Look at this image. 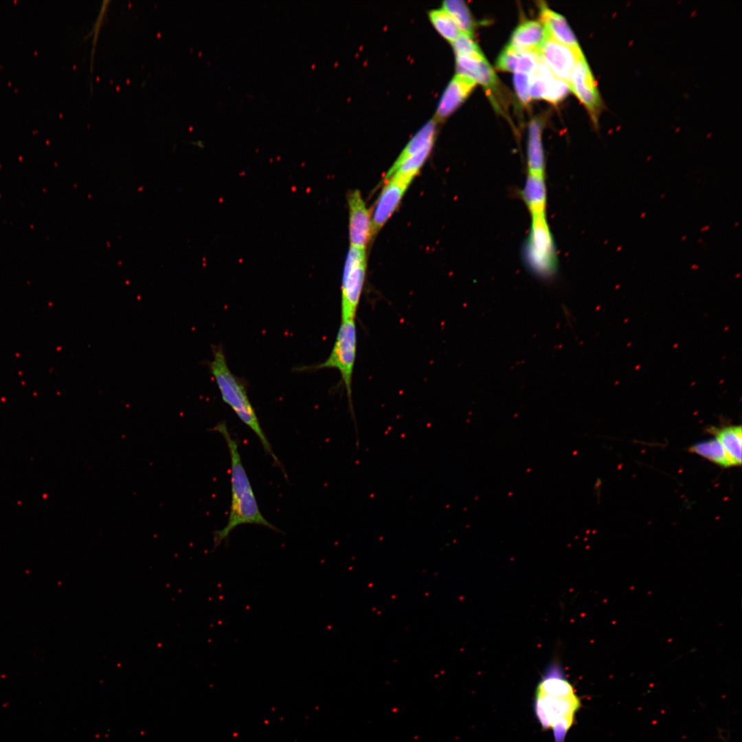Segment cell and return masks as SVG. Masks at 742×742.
<instances>
[{
	"mask_svg": "<svg viewBox=\"0 0 742 742\" xmlns=\"http://www.w3.org/2000/svg\"><path fill=\"white\" fill-rule=\"evenodd\" d=\"M533 707L541 728L552 730L554 742H564L581 702L558 662H552L544 671L536 688Z\"/></svg>",
	"mask_w": 742,
	"mask_h": 742,
	"instance_id": "6da1fadb",
	"label": "cell"
},
{
	"mask_svg": "<svg viewBox=\"0 0 742 742\" xmlns=\"http://www.w3.org/2000/svg\"><path fill=\"white\" fill-rule=\"evenodd\" d=\"M224 438L231 460L232 499L230 512L225 526L214 532V549L225 541L232 531L241 524H256L274 531L279 530L262 515L250 481L241 461L238 446L225 423L214 429Z\"/></svg>",
	"mask_w": 742,
	"mask_h": 742,
	"instance_id": "7a4b0ae2",
	"label": "cell"
},
{
	"mask_svg": "<svg viewBox=\"0 0 742 742\" xmlns=\"http://www.w3.org/2000/svg\"><path fill=\"white\" fill-rule=\"evenodd\" d=\"M212 353L213 359L210 362L209 368L223 401L233 409L239 419L254 432L275 464L281 466L280 462L273 453L260 426L248 398L245 386L229 370L222 347L212 346Z\"/></svg>",
	"mask_w": 742,
	"mask_h": 742,
	"instance_id": "3957f363",
	"label": "cell"
},
{
	"mask_svg": "<svg viewBox=\"0 0 742 742\" xmlns=\"http://www.w3.org/2000/svg\"><path fill=\"white\" fill-rule=\"evenodd\" d=\"M357 328L355 319L341 321L329 357L311 369L334 368L339 371L354 418L352 401V382L357 353Z\"/></svg>",
	"mask_w": 742,
	"mask_h": 742,
	"instance_id": "277c9868",
	"label": "cell"
},
{
	"mask_svg": "<svg viewBox=\"0 0 742 742\" xmlns=\"http://www.w3.org/2000/svg\"><path fill=\"white\" fill-rule=\"evenodd\" d=\"M524 255L528 267L539 277L550 278L555 273V247L545 214L532 216Z\"/></svg>",
	"mask_w": 742,
	"mask_h": 742,
	"instance_id": "5b68a950",
	"label": "cell"
},
{
	"mask_svg": "<svg viewBox=\"0 0 742 742\" xmlns=\"http://www.w3.org/2000/svg\"><path fill=\"white\" fill-rule=\"evenodd\" d=\"M367 269L366 251L350 247L344 265L341 294V320L355 319Z\"/></svg>",
	"mask_w": 742,
	"mask_h": 742,
	"instance_id": "8992f818",
	"label": "cell"
},
{
	"mask_svg": "<svg viewBox=\"0 0 742 742\" xmlns=\"http://www.w3.org/2000/svg\"><path fill=\"white\" fill-rule=\"evenodd\" d=\"M568 86L584 105L593 124L597 128L600 115L605 106L596 81L584 55L576 60Z\"/></svg>",
	"mask_w": 742,
	"mask_h": 742,
	"instance_id": "52a82bcc",
	"label": "cell"
},
{
	"mask_svg": "<svg viewBox=\"0 0 742 742\" xmlns=\"http://www.w3.org/2000/svg\"><path fill=\"white\" fill-rule=\"evenodd\" d=\"M539 54L552 73L568 85L574 63L583 53L582 51L576 52L548 37Z\"/></svg>",
	"mask_w": 742,
	"mask_h": 742,
	"instance_id": "ba28073f",
	"label": "cell"
},
{
	"mask_svg": "<svg viewBox=\"0 0 742 742\" xmlns=\"http://www.w3.org/2000/svg\"><path fill=\"white\" fill-rule=\"evenodd\" d=\"M349 206V238L350 246L365 249L372 236L368 210L358 190L348 197Z\"/></svg>",
	"mask_w": 742,
	"mask_h": 742,
	"instance_id": "9c48e42d",
	"label": "cell"
},
{
	"mask_svg": "<svg viewBox=\"0 0 742 742\" xmlns=\"http://www.w3.org/2000/svg\"><path fill=\"white\" fill-rule=\"evenodd\" d=\"M409 184L391 177L377 200L371 220L372 235L377 232L395 211Z\"/></svg>",
	"mask_w": 742,
	"mask_h": 742,
	"instance_id": "30bf717a",
	"label": "cell"
},
{
	"mask_svg": "<svg viewBox=\"0 0 742 742\" xmlns=\"http://www.w3.org/2000/svg\"><path fill=\"white\" fill-rule=\"evenodd\" d=\"M476 85L470 78L457 74L446 87L438 106L435 119L443 120L469 96Z\"/></svg>",
	"mask_w": 742,
	"mask_h": 742,
	"instance_id": "8fae6325",
	"label": "cell"
},
{
	"mask_svg": "<svg viewBox=\"0 0 742 742\" xmlns=\"http://www.w3.org/2000/svg\"><path fill=\"white\" fill-rule=\"evenodd\" d=\"M548 37L547 30L541 22L527 21L515 30L508 45L519 51L539 54Z\"/></svg>",
	"mask_w": 742,
	"mask_h": 742,
	"instance_id": "7c38bea8",
	"label": "cell"
},
{
	"mask_svg": "<svg viewBox=\"0 0 742 742\" xmlns=\"http://www.w3.org/2000/svg\"><path fill=\"white\" fill-rule=\"evenodd\" d=\"M540 18L549 37L576 52L582 51L573 32L562 15L552 10L543 3L540 5Z\"/></svg>",
	"mask_w": 742,
	"mask_h": 742,
	"instance_id": "4fadbf2b",
	"label": "cell"
},
{
	"mask_svg": "<svg viewBox=\"0 0 742 742\" xmlns=\"http://www.w3.org/2000/svg\"><path fill=\"white\" fill-rule=\"evenodd\" d=\"M541 60L539 54L519 51L508 45L500 53L496 67L502 71L530 75Z\"/></svg>",
	"mask_w": 742,
	"mask_h": 742,
	"instance_id": "5bb4252c",
	"label": "cell"
},
{
	"mask_svg": "<svg viewBox=\"0 0 742 742\" xmlns=\"http://www.w3.org/2000/svg\"><path fill=\"white\" fill-rule=\"evenodd\" d=\"M456 69L458 74L470 78L488 90L494 89L497 85L494 71L485 58L456 55Z\"/></svg>",
	"mask_w": 742,
	"mask_h": 742,
	"instance_id": "9a60e30c",
	"label": "cell"
},
{
	"mask_svg": "<svg viewBox=\"0 0 742 742\" xmlns=\"http://www.w3.org/2000/svg\"><path fill=\"white\" fill-rule=\"evenodd\" d=\"M521 193L532 216L545 214L546 188L543 175L528 172Z\"/></svg>",
	"mask_w": 742,
	"mask_h": 742,
	"instance_id": "2e32d148",
	"label": "cell"
},
{
	"mask_svg": "<svg viewBox=\"0 0 742 742\" xmlns=\"http://www.w3.org/2000/svg\"><path fill=\"white\" fill-rule=\"evenodd\" d=\"M436 133V120L427 122L410 139L396 160L385 175L387 179L395 169L407 157L417 153L430 144H434Z\"/></svg>",
	"mask_w": 742,
	"mask_h": 742,
	"instance_id": "e0dca14e",
	"label": "cell"
},
{
	"mask_svg": "<svg viewBox=\"0 0 742 742\" xmlns=\"http://www.w3.org/2000/svg\"><path fill=\"white\" fill-rule=\"evenodd\" d=\"M541 123L533 119L528 127V172L543 175L545 161L541 142Z\"/></svg>",
	"mask_w": 742,
	"mask_h": 742,
	"instance_id": "ac0fdd59",
	"label": "cell"
},
{
	"mask_svg": "<svg viewBox=\"0 0 742 742\" xmlns=\"http://www.w3.org/2000/svg\"><path fill=\"white\" fill-rule=\"evenodd\" d=\"M716 438L728 454L732 466L741 464L742 429L741 425H730L712 429Z\"/></svg>",
	"mask_w": 742,
	"mask_h": 742,
	"instance_id": "d6986e66",
	"label": "cell"
},
{
	"mask_svg": "<svg viewBox=\"0 0 742 742\" xmlns=\"http://www.w3.org/2000/svg\"><path fill=\"white\" fill-rule=\"evenodd\" d=\"M689 451L698 454L723 467L732 466L728 454L717 438L698 442L691 446Z\"/></svg>",
	"mask_w": 742,
	"mask_h": 742,
	"instance_id": "ffe728a7",
	"label": "cell"
},
{
	"mask_svg": "<svg viewBox=\"0 0 742 742\" xmlns=\"http://www.w3.org/2000/svg\"><path fill=\"white\" fill-rule=\"evenodd\" d=\"M442 8L452 17L460 31L473 37L474 22L466 3L461 0H446Z\"/></svg>",
	"mask_w": 742,
	"mask_h": 742,
	"instance_id": "44dd1931",
	"label": "cell"
},
{
	"mask_svg": "<svg viewBox=\"0 0 742 742\" xmlns=\"http://www.w3.org/2000/svg\"><path fill=\"white\" fill-rule=\"evenodd\" d=\"M429 17L438 33L451 43L461 33L452 17L443 8L430 11Z\"/></svg>",
	"mask_w": 742,
	"mask_h": 742,
	"instance_id": "7402d4cb",
	"label": "cell"
},
{
	"mask_svg": "<svg viewBox=\"0 0 742 742\" xmlns=\"http://www.w3.org/2000/svg\"><path fill=\"white\" fill-rule=\"evenodd\" d=\"M456 55L466 56L477 59H484V56L471 36L463 33L451 43Z\"/></svg>",
	"mask_w": 742,
	"mask_h": 742,
	"instance_id": "603a6c76",
	"label": "cell"
},
{
	"mask_svg": "<svg viewBox=\"0 0 742 742\" xmlns=\"http://www.w3.org/2000/svg\"><path fill=\"white\" fill-rule=\"evenodd\" d=\"M513 82L519 98L524 104L528 103L531 99L528 91L529 77L528 74L515 73Z\"/></svg>",
	"mask_w": 742,
	"mask_h": 742,
	"instance_id": "cb8c5ba5",
	"label": "cell"
},
{
	"mask_svg": "<svg viewBox=\"0 0 742 742\" xmlns=\"http://www.w3.org/2000/svg\"><path fill=\"white\" fill-rule=\"evenodd\" d=\"M104 12H105V11L103 12L102 14ZM102 16H100L98 17L96 23L95 24V25H96V29H93V31H95L93 34H95V37L93 38V51H94V49H95V43H96V38H97L98 34V30H100L101 22L102 21Z\"/></svg>",
	"mask_w": 742,
	"mask_h": 742,
	"instance_id": "d4e9b609",
	"label": "cell"
}]
</instances>
